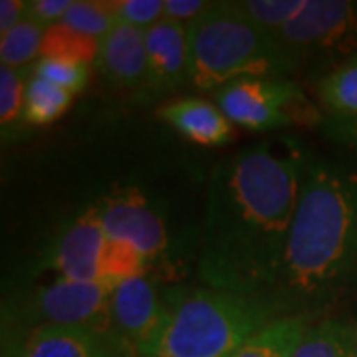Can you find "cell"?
I'll return each mask as SVG.
<instances>
[{
	"mask_svg": "<svg viewBox=\"0 0 357 357\" xmlns=\"http://www.w3.org/2000/svg\"><path fill=\"white\" fill-rule=\"evenodd\" d=\"M304 163L256 145L213 171L199 272L211 288L272 304L280 282Z\"/></svg>",
	"mask_w": 357,
	"mask_h": 357,
	"instance_id": "6da1fadb",
	"label": "cell"
},
{
	"mask_svg": "<svg viewBox=\"0 0 357 357\" xmlns=\"http://www.w3.org/2000/svg\"><path fill=\"white\" fill-rule=\"evenodd\" d=\"M356 270L357 181L332 167L304 163L272 306L278 316L306 314L340 292Z\"/></svg>",
	"mask_w": 357,
	"mask_h": 357,
	"instance_id": "7a4b0ae2",
	"label": "cell"
},
{
	"mask_svg": "<svg viewBox=\"0 0 357 357\" xmlns=\"http://www.w3.org/2000/svg\"><path fill=\"white\" fill-rule=\"evenodd\" d=\"M266 300L222 290H191L165 300L161 326L141 357H230L272 319Z\"/></svg>",
	"mask_w": 357,
	"mask_h": 357,
	"instance_id": "3957f363",
	"label": "cell"
},
{
	"mask_svg": "<svg viewBox=\"0 0 357 357\" xmlns=\"http://www.w3.org/2000/svg\"><path fill=\"white\" fill-rule=\"evenodd\" d=\"M189 28L191 84L197 89H222L246 77H282L296 62L276 40L244 16L234 2H213Z\"/></svg>",
	"mask_w": 357,
	"mask_h": 357,
	"instance_id": "277c9868",
	"label": "cell"
},
{
	"mask_svg": "<svg viewBox=\"0 0 357 357\" xmlns=\"http://www.w3.org/2000/svg\"><path fill=\"white\" fill-rule=\"evenodd\" d=\"M217 105L230 123L266 131L314 117L300 88L284 77H246L217 91Z\"/></svg>",
	"mask_w": 357,
	"mask_h": 357,
	"instance_id": "5b68a950",
	"label": "cell"
},
{
	"mask_svg": "<svg viewBox=\"0 0 357 357\" xmlns=\"http://www.w3.org/2000/svg\"><path fill=\"white\" fill-rule=\"evenodd\" d=\"M112 282H76L58 278L34 294L28 307L30 326L84 328L102 335L109 344V300ZM117 356V354H115Z\"/></svg>",
	"mask_w": 357,
	"mask_h": 357,
	"instance_id": "8992f818",
	"label": "cell"
},
{
	"mask_svg": "<svg viewBox=\"0 0 357 357\" xmlns=\"http://www.w3.org/2000/svg\"><path fill=\"white\" fill-rule=\"evenodd\" d=\"M272 38L294 62L307 52L357 50V4L347 0H307L306 8Z\"/></svg>",
	"mask_w": 357,
	"mask_h": 357,
	"instance_id": "52a82bcc",
	"label": "cell"
},
{
	"mask_svg": "<svg viewBox=\"0 0 357 357\" xmlns=\"http://www.w3.org/2000/svg\"><path fill=\"white\" fill-rule=\"evenodd\" d=\"M165 302L153 282L135 276L114 286L109 300V345L117 357H141L161 326Z\"/></svg>",
	"mask_w": 357,
	"mask_h": 357,
	"instance_id": "ba28073f",
	"label": "cell"
},
{
	"mask_svg": "<svg viewBox=\"0 0 357 357\" xmlns=\"http://www.w3.org/2000/svg\"><path fill=\"white\" fill-rule=\"evenodd\" d=\"M93 208L112 241L128 244L149 262L165 252V225L137 189H117Z\"/></svg>",
	"mask_w": 357,
	"mask_h": 357,
	"instance_id": "9c48e42d",
	"label": "cell"
},
{
	"mask_svg": "<svg viewBox=\"0 0 357 357\" xmlns=\"http://www.w3.org/2000/svg\"><path fill=\"white\" fill-rule=\"evenodd\" d=\"M147 50V98H161L191 82L189 28L161 20L145 30Z\"/></svg>",
	"mask_w": 357,
	"mask_h": 357,
	"instance_id": "30bf717a",
	"label": "cell"
},
{
	"mask_svg": "<svg viewBox=\"0 0 357 357\" xmlns=\"http://www.w3.org/2000/svg\"><path fill=\"white\" fill-rule=\"evenodd\" d=\"M107 246L109 236L91 206L62 234L52 252L50 266L66 280L103 282V258Z\"/></svg>",
	"mask_w": 357,
	"mask_h": 357,
	"instance_id": "8fae6325",
	"label": "cell"
},
{
	"mask_svg": "<svg viewBox=\"0 0 357 357\" xmlns=\"http://www.w3.org/2000/svg\"><path fill=\"white\" fill-rule=\"evenodd\" d=\"M2 357H117L102 335L68 326H28L10 335Z\"/></svg>",
	"mask_w": 357,
	"mask_h": 357,
	"instance_id": "7c38bea8",
	"label": "cell"
},
{
	"mask_svg": "<svg viewBox=\"0 0 357 357\" xmlns=\"http://www.w3.org/2000/svg\"><path fill=\"white\" fill-rule=\"evenodd\" d=\"M96 66L114 88L145 93L147 86V50L145 30L129 24H117L100 40Z\"/></svg>",
	"mask_w": 357,
	"mask_h": 357,
	"instance_id": "4fadbf2b",
	"label": "cell"
},
{
	"mask_svg": "<svg viewBox=\"0 0 357 357\" xmlns=\"http://www.w3.org/2000/svg\"><path fill=\"white\" fill-rule=\"evenodd\" d=\"M159 115L187 139L199 145H222L232 139V123L217 103L201 98H183L167 103Z\"/></svg>",
	"mask_w": 357,
	"mask_h": 357,
	"instance_id": "5bb4252c",
	"label": "cell"
},
{
	"mask_svg": "<svg viewBox=\"0 0 357 357\" xmlns=\"http://www.w3.org/2000/svg\"><path fill=\"white\" fill-rule=\"evenodd\" d=\"M307 314L272 319L230 357H290L307 332Z\"/></svg>",
	"mask_w": 357,
	"mask_h": 357,
	"instance_id": "9a60e30c",
	"label": "cell"
},
{
	"mask_svg": "<svg viewBox=\"0 0 357 357\" xmlns=\"http://www.w3.org/2000/svg\"><path fill=\"white\" fill-rule=\"evenodd\" d=\"M290 357H357V328L337 319L316 324Z\"/></svg>",
	"mask_w": 357,
	"mask_h": 357,
	"instance_id": "2e32d148",
	"label": "cell"
},
{
	"mask_svg": "<svg viewBox=\"0 0 357 357\" xmlns=\"http://www.w3.org/2000/svg\"><path fill=\"white\" fill-rule=\"evenodd\" d=\"M74 93L46 77L30 74L26 79L24 119L30 126H50L70 109Z\"/></svg>",
	"mask_w": 357,
	"mask_h": 357,
	"instance_id": "e0dca14e",
	"label": "cell"
},
{
	"mask_svg": "<svg viewBox=\"0 0 357 357\" xmlns=\"http://www.w3.org/2000/svg\"><path fill=\"white\" fill-rule=\"evenodd\" d=\"M100 40L82 34L66 24H54L46 28L40 58H66L82 64H91L98 60Z\"/></svg>",
	"mask_w": 357,
	"mask_h": 357,
	"instance_id": "ac0fdd59",
	"label": "cell"
},
{
	"mask_svg": "<svg viewBox=\"0 0 357 357\" xmlns=\"http://www.w3.org/2000/svg\"><path fill=\"white\" fill-rule=\"evenodd\" d=\"M321 103L340 117H357V60L340 66L318 84Z\"/></svg>",
	"mask_w": 357,
	"mask_h": 357,
	"instance_id": "d6986e66",
	"label": "cell"
},
{
	"mask_svg": "<svg viewBox=\"0 0 357 357\" xmlns=\"http://www.w3.org/2000/svg\"><path fill=\"white\" fill-rule=\"evenodd\" d=\"M46 26L38 24L30 18H24L10 32L2 34L0 40V62L6 68L20 70L22 66L30 64L40 56L42 40H44Z\"/></svg>",
	"mask_w": 357,
	"mask_h": 357,
	"instance_id": "ffe728a7",
	"label": "cell"
},
{
	"mask_svg": "<svg viewBox=\"0 0 357 357\" xmlns=\"http://www.w3.org/2000/svg\"><path fill=\"white\" fill-rule=\"evenodd\" d=\"M307 0H243L236 8L262 32L274 36L306 8Z\"/></svg>",
	"mask_w": 357,
	"mask_h": 357,
	"instance_id": "44dd1931",
	"label": "cell"
},
{
	"mask_svg": "<svg viewBox=\"0 0 357 357\" xmlns=\"http://www.w3.org/2000/svg\"><path fill=\"white\" fill-rule=\"evenodd\" d=\"M62 24L74 28L82 34H88L91 38L102 40L115 24L112 2L102 0H74L72 8L64 16Z\"/></svg>",
	"mask_w": 357,
	"mask_h": 357,
	"instance_id": "7402d4cb",
	"label": "cell"
},
{
	"mask_svg": "<svg viewBox=\"0 0 357 357\" xmlns=\"http://www.w3.org/2000/svg\"><path fill=\"white\" fill-rule=\"evenodd\" d=\"M32 74L50 79L70 93H77L88 84L89 66L66 58H40L32 68Z\"/></svg>",
	"mask_w": 357,
	"mask_h": 357,
	"instance_id": "603a6c76",
	"label": "cell"
},
{
	"mask_svg": "<svg viewBox=\"0 0 357 357\" xmlns=\"http://www.w3.org/2000/svg\"><path fill=\"white\" fill-rule=\"evenodd\" d=\"M26 82L20 70L0 68V123L13 128L18 119H24Z\"/></svg>",
	"mask_w": 357,
	"mask_h": 357,
	"instance_id": "cb8c5ba5",
	"label": "cell"
},
{
	"mask_svg": "<svg viewBox=\"0 0 357 357\" xmlns=\"http://www.w3.org/2000/svg\"><path fill=\"white\" fill-rule=\"evenodd\" d=\"M112 10L117 22L147 30L165 18V0H114Z\"/></svg>",
	"mask_w": 357,
	"mask_h": 357,
	"instance_id": "d4e9b609",
	"label": "cell"
},
{
	"mask_svg": "<svg viewBox=\"0 0 357 357\" xmlns=\"http://www.w3.org/2000/svg\"><path fill=\"white\" fill-rule=\"evenodd\" d=\"M72 2L74 0H32V2H28L26 18L46 26V28L60 24L68 10L72 8Z\"/></svg>",
	"mask_w": 357,
	"mask_h": 357,
	"instance_id": "484cf974",
	"label": "cell"
},
{
	"mask_svg": "<svg viewBox=\"0 0 357 357\" xmlns=\"http://www.w3.org/2000/svg\"><path fill=\"white\" fill-rule=\"evenodd\" d=\"M211 6L213 2L204 0H165V20L189 26L197 18H201Z\"/></svg>",
	"mask_w": 357,
	"mask_h": 357,
	"instance_id": "4316f807",
	"label": "cell"
},
{
	"mask_svg": "<svg viewBox=\"0 0 357 357\" xmlns=\"http://www.w3.org/2000/svg\"><path fill=\"white\" fill-rule=\"evenodd\" d=\"M28 2L24 0H2L0 2V34L10 32L26 18Z\"/></svg>",
	"mask_w": 357,
	"mask_h": 357,
	"instance_id": "83f0119b",
	"label": "cell"
},
{
	"mask_svg": "<svg viewBox=\"0 0 357 357\" xmlns=\"http://www.w3.org/2000/svg\"><path fill=\"white\" fill-rule=\"evenodd\" d=\"M340 119H344V121L337 123L335 133H337L340 137H344V139H349L354 141V143H357V117H340Z\"/></svg>",
	"mask_w": 357,
	"mask_h": 357,
	"instance_id": "f1b7e54d",
	"label": "cell"
}]
</instances>
